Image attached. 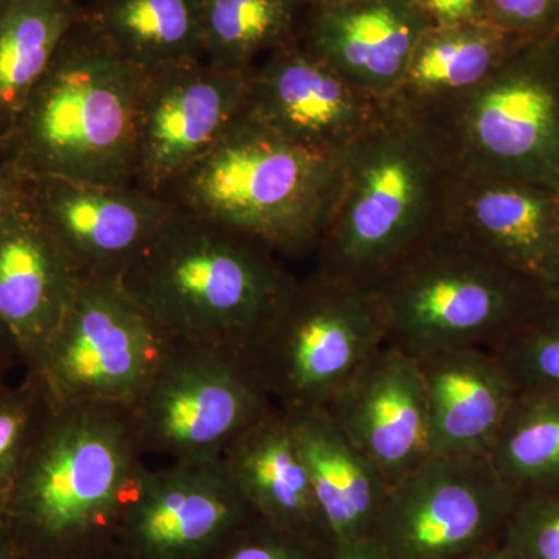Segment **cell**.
Segmentation results:
<instances>
[{
    "label": "cell",
    "mask_w": 559,
    "mask_h": 559,
    "mask_svg": "<svg viewBox=\"0 0 559 559\" xmlns=\"http://www.w3.org/2000/svg\"><path fill=\"white\" fill-rule=\"evenodd\" d=\"M522 40L492 22L432 25L419 39L399 91L388 103L425 114L457 100L484 84Z\"/></svg>",
    "instance_id": "obj_23"
},
{
    "label": "cell",
    "mask_w": 559,
    "mask_h": 559,
    "mask_svg": "<svg viewBox=\"0 0 559 559\" xmlns=\"http://www.w3.org/2000/svg\"><path fill=\"white\" fill-rule=\"evenodd\" d=\"M274 407L242 353L176 341L128 409L145 457L198 462L223 457Z\"/></svg>",
    "instance_id": "obj_9"
},
{
    "label": "cell",
    "mask_w": 559,
    "mask_h": 559,
    "mask_svg": "<svg viewBox=\"0 0 559 559\" xmlns=\"http://www.w3.org/2000/svg\"><path fill=\"white\" fill-rule=\"evenodd\" d=\"M462 559H521L510 549L509 546L500 540V543L491 544V546L484 547V549L474 551V554L466 555Z\"/></svg>",
    "instance_id": "obj_37"
},
{
    "label": "cell",
    "mask_w": 559,
    "mask_h": 559,
    "mask_svg": "<svg viewBox=\"0 0 559 559\" xmlns=\"http://www.w3.org/2000/svg\"><path fill=\"white\" fill-rule=\"evenodd\" d=\"M257 518L223 457L146 468L114 547L132 559H207Z\"/></svg>",
    "instance_id": "obj_13"
},
{
    "label": "cell",
    "mask_w": 559,
    "mask_h": 559,
    "mask_svg": "<svg viewBox=\"0 0 559 559\" xmlns=\"http://www.w3.org/2000/svg\"><path fill=\"white\" fill-rule=\"evenodd\" d=\"M341 189L342 156L301 148L242 114L164 197L300 259L318 252Z\"/></svg>",
    "instance_id": "obj_5"
},
{
    "label": "cell",
    "mask_w": 559,
    "mask_h": 559,
    "mask_svg": "<svg viewBox=\"0 0 559 559\" xmlns=\"http://www.w3.org/2000/svg\"><path fill=\"white\" fill-rule=\"evenodd\" d=\"M83 559H132L124 555L123 551L116 549V547H108V549L97 551V554L90 555Z\"/></svg>",
    "instance_id": "obj_39"
},
{
    "label": "cell",
    "mask_w": 559,
    "mask_h": 559,
    "mask_svg": "<svg viewBox=\"0 0 559 559\" xmlns=\"http://www.w3.org/2000/svg\"><path fill=\"white\" fill-rule=\"evenodd\" d=\"M451 176V162L429 124L385 103L342 154L340 200L316 252V272L374 285L443 229Z\"/></svg>",
    "instance_id": "obj_2"
},
{
    "label": "cell",
    "mask_w": 559,
    "mask_h": 559,
    "mask_svg": "<svg viewBox=\"0 0 559 559\" xmlns=\"http://www.w3.org/2000/svg\"><path fill=\"white\" fill-rule=\"evenodd\" d=\"M27 198L81 278L98 282L119 283L178 209L135 186L58 178H27Z\"/></svg>",
    "instance_id": "obj_14"
},
{
    "label": "cell",
    "mask_w": 559,
    "mask_h": 559,
    "mask_svg": "<svg viewBox=\"0 0 559 559\" xmlns=\"http://www.w3.org/2000/svg\"><path fill=\"white\" fill-rule=\"evenodd\" d=\"M175 342L119 283L81 280L33 377L53 406L130 407Z\"/></svg>",
    "instance_id": "obj_10"
},
{
    "label": "cell",
    "mask_w": 559,
    "mask_h": 559,
    "mask_svg": "<svg viewBox=\"0 0 559 559\" xmlns=\"http://www.w3.org/2000/svg\"><path fill=\"white\" fill-rule=\"evenodd\" d=\"M443 229L549 289L559 260V190L452 168Z\"/></svg>",
    "instance_id": "obj_16"
},
{
    "label": "cell",
    "mask_w": 559,
    "mask_h": 559,
    "mask_svg": "<svg viewBox=\"0 0 559 559\" xmlns=\"http://www.w3.org/2000/svg\"><path fill=\"white\" fill-rule=\"evenodd\" d=\"M489 21L524 40L559 33V0H485Z\"/></svg>",
    "instance_id": "obj_32"
},
{
    "label": "cell",
    "mask_w": 559,
    "mask_h": 559,
    "mask_svg": "<svg viewBox=\"0 0 559 559\" xmlns=\"http://www.w3.org/2000/svg\"><path fill=\"white\" fill-rule=\"evenodd\" d=\"M308 3H331L341 2V0H307Z\"/></svg>",
    "instance_id": "obj_42"
},
{
    "label": "cell",
    "mask_w": 559,
    "mask_h": 559,
    "mask_svg": "<svg viewBox=\"0 0 559 559\" xmlns=\"http://www.w3.org/2000/svg\"><path fill=\"white\" fill-rule=\"evenodd\" d=\"M388 340L377 290L314 271L242 355L275 406L293 412L326 406Z\"/></svg>",
    "instance_id": "obj_8"
},
{
    "label": "cell",
    "mask_w": 559,
    "mask_h": 559,
    "mask_svg": "<svg viewBox=\"0 0 559 559\" xmlns=\"http://www.w3.org/2000/svg\"><path fill=\"white\" fill-rule=\"evenodd\" d=\"M417 360L430 455L488 457L520 393L506 367L487 347L452 348Z\"/></svg>",
    "instance_id": "obj_20"
},
{
    "label": "cell",
    "mask_w": 559,
    "mask_h": 559,
    "mask_svg": "<svg viewBox=\"0 0 559 559\" xmlns=\"http://www.w3.org/2000/svg\"><path fill=\"white\" fill-rule=\"evenodd\" d=\"M53 404L38 378L25 374L17 385L0 384V507L24 468Z\"/></svg>",
    "instance_id": "obj_29"
},
{
    "label": "cell",
    "mask_w": 559,
    "mask_h": 559,
    "mask_svg": "<svg viewBox=\"0 0 559 559\" xmlns=\"http://www.w3.org/2000/svg\"><path fill=\"white\" fill-rule=\"evenodd\" d=\"M27 204V178L0 154V227Z\"/></svg>",
    "instance_id": "obj_34"
},
{
    "label": "cell",
    "mask_w": 559,
    "mask_h": 559,
    "mask_svg": "<svg viewBox=\"0 0 559 559\" xmlns=\"http://www.w3.org/2000/svg\"><path fill=\"white\" fill-rule=\"evenodd\" d=\"M549 289L551 296L557 297V299H559V260L557 264V270H555L554 278H551Z\"/></svg>",
    "instance_id": "obj_41"
},
{
    "label": "cell",
    "mask_w": 559,
    "mask_h": 559,
    "mask_svg": "<svg viewBox=\"0 0 559 559\" xmlns=\"http://www.w3.org/2000/svg\"><path fill=\"white\" fill-rule=\"evenodd\" d=\"M430 27L414 0H341L308 3L299 40L356 90L388 103Z\"/></svg>",
    "instance_id": "obj_18"
},
{
    "label": "cell",
    "mask_w": 559,
    "mask_h": 559,
    "mask_svg": "<svg viewBox=\"0 0 559 559\" xmlns=\"http://www.w3.org/2000/svg\"><path fill=\"white\" fill-rule=\"evenodd\" d=\"M297 280L270 246L176 209L119 285L173 340L242 353Z\"/></svg>",
    "instance_id": "obj_3"
},
{
    "label": "cell",
    "mask_w": 559,
    "mask_h": 559,
    "mask_svg": "<svg viewBox=\"0 0 559 559\" xmlns=\"http://www.w3.org/2000/svg\"><path fill=\"white\" fill-rule=\"evenodd\" d=\"M0 559H39L36 557H32V555L25 554V551L13 549V547H10V549L0 551Z\"/></svg>",
    "instance_id": "obj_40"
},
{
    "label": "cell",
    "mask_w": 559,
    "mask_h": 559,
    "mask_svg": "<svg viewBox=\"0 0 559 559\" xmlns=\"http://www.w3.org/2000/svg\"><path fill=\"white\" fill-rule=\"evenodd\" d=\"M146 75L86 11L32 91L0 154L25 178L134 186L135 121Z\"/></svg>",
    "instance_id": "obj_4"
},
{
    "label": "cell",
    "mask_w": 559,
    "mask_h": 559,
    "mask_svg": "<svg viewBox=\"0 0 559 559\" xmlns=\"http://www.w3.org/2000/svg\"><path fill=\"white\" fill-rule=\"evenodd\" d=\"M286 414L330 546L369 538L389 498L388 481L342 432L325 406Z\"/></svg>",
    "instance_id": "obj_21"
},
{
    "label": "cell",
    "mask_w": 559,
    "mask_h": 559,
    "mask_svg": "<svg viewBox=\"0 0 559 559\" xmlns=\"http://www.w3.org/2000/svg\"><path fill=\"white\" fill-rule=\"evenodd\" d=\"M86 10L76 0H0V146Z\"/></svg>",
    "instance_id": "obj_24"
},
{
    "label": "cell",
    "mask_w": 559,
    "mask_h": 559,
    "mask_svg": "<svg viewBox=\"0 0 559 559\" xmlns=\"http://www.w3.org/2000/svg\"><path fill=\"white\" fill-rule=\"evenodd\" d=\"M502 543L521 559H559V491L518 498Z\"/></svg>",
    "instance_id": "obj_30"
},
{
    "label": "cell",
    "mask_w": 559,
    "mask_h": 559,
    "mask_svg": "<svg viewBox=\"0 0 559 559\" xmlns=\"http://www.w3.org/2000/svg\"><path fill=\"white\" fill-rule=\"evenodd\" d=\"M248 73L190 61L146 75L135 121L134 186L164 197L246 109Z\"/></svg>",
    "instance_id": "obj_12"
},
{
    "label": "cell",
    "mask_w": 559,
    "mask_h": 559,
    "mask_svg": "<svg viewBox=\"0 0 559 559\" xmlns=\"http://www.w3.org/2000/svg\"><path fill=\"white\" fill-rule=\"evenodd\" d=\"M145 459L127 406H53L3 506L11 547L39 559L112 547Z\"/></svg>",
    "instance_id": "obj_1"
},
{
    "label": "cell",
    "mask_w": 559,
    "mask_h": 559,
    "mask_svg": "<svg viewBox=\"0 0 559 559\" xmlns=\"http://www.w3.org/2000/svg\"><path fill=\"white\" fill-rule=\"evenodd\" d=\"M436 27L489 21L485 0H414Z\"/></svg>",
    "instance_id": "obj_33"
},
{
    "label": "cell",
    "mask_w": 559,
    "mask_h": 559,
    "mask_svg": "<svg viewBox=\"0 0 559 559\" xmlns=\"http://www.w3.org/2000/svg\"><path fill=\"white\" fill-rule=\"evenodd\" d=\"M488 459L518 498L559 491L558 390H521Z\"/></svg>",
    "instance_id": "obj_27"
},
{
    "label": "cell",
    "mask_w": 559,
    "mask_h": 559,
    "mask_svg": "<svg viewBox=\"0 0 559 559\" xmlns=\"http://www.w3.org/2000/svg\"><path fill=\"white\" fill-rule=\"evenodd\" d=\"M307 0H204V58L249 73L272 50L299 39Z\"/></svg>",
    "instance_id": "obj_26"
},
{
    "label": "cell",
    "mask_w": 559,
    "mask_h": 559,
    "mask_svg": "<svg viewBox=\"0 0 559 559\" xmlns=\"http://www.w3.org/2000/svg\"><path fill=\"white\" fill-rule=\"evenodd\" d=\"M87 14L146 72L204 60V0H97Z\"/></svg>",
    "instance_id": "obj_25"
},
{
    "label": "cell",
    "mask_w": 559,
    "mask_h": 559,
    "mask_svg": "<svg viewBox=\"0 0 559 559\" xmlns=\"http://www.w3.org/2000/svg\"><path fill=\"white\" fill-rule=\"evenodd\" d=\"M488 348L520 392H559V299L551 296L535 314Z\"/></svg>",
    "instance_id": "obj_28"
},
{
    "label": "cell",
    "mask_w": 559,
    "mask_h": 559,
    "mask_svg": "<svg viewBox=\"0 0 559 559\" xmlns=\"http://www.w3.org/2000/svg\"><path fill=\"white\" fill-rule=\"evenodd\" d=\"M325 407L390 488L430 455L428 404L418 360L389 342Z\"/></svg>",
    "instance_id": "obj_17"
},
{
    "label": "cell",
    "mask_w": 559,
    "mask_h": 559,
    "mask_svg": "<svg viewBox=\"0 0 559 559\" xmlns=\"http://www.w3.org/2000/svg\"><path fill=\"white\" fill-rule=\"evenodd\" d=\"M16 364H21L16 345L3 323L0 322V384L7 382V377L16 367Z\"/></svg>",
    "instance_id": "obj_36"
},
{
    "label": "cell",
    "mask_w": 559,
    "mask_h": 559,
    "mask_svg": "<svg viewBox=\"0 0 559 559\" xmlns=\"http://www.w3.org/2000/svg\"><path fill=\"white\" fill-rule=\"evenodd\" d=\"M9 525H7L3 507H0V551L10 549Z\"/></svg>",
    "instance_id": "obj_38"
},
{
    "label": "cell",
    "mask_w": 559,
    "mask_h": 559,
    "mask_svg": "<svg viewBox=\"0 0 559 559\" xmlns=\"http://www.w3.org/2000/svg\"><path fill=\"white\" fill-rule=\"evenodd\" d=\"M384 106L312 57L299 39L272 50L248 73L245 116L326 156H342Z\"/></svg>",
    "instance_id": "obj_15"
},
{
    "label": "cell",
    "mask_w": 559,
    "mask_h": 559,
    "mask_svg": "<svg viewBox=\"0 0 559 559\" xmlns=\"http://www.w3.org/2000/svg\"><path fill=\"white\" fill-rule=\"evenodd\" d=\"M81 275L28 204L0 227V322L27 374L38 370Z\"/></svg>",
    "instance_id": "obj_19"
},
{
    "label": "cell",
    "mask_w": 559,
    "mask_h": 559,
    "mask_svg": "<svg viewBox=\"0 0 559 559\" xmlns=\"http://www.w3.org/2000/svg\"><path fill=\"white\" fill-rule=\"evenodd\" d=\"M516 502L488 457L429 455L390 488L371 538L392 559H462L502 540Z\"/></svg>",
    "instance_id": "obj_11"
},
{
    "label": "cell",
    "mask_w": 559,
    "mask_h": 559,
    "mask_svg": "<svg viewBox=\"0 0 559 559\" xmlns=\"http://www.w3.org/2000/svg\"><path fill=\"white\" fill-rule=\"evenodd\" d=\"M325 559H392L371 536L329 547Z\"/></svg>",
    "instance_id": "obj_35"
},
{
    "label": "cell",
    "mask_w": 559,
    "mask_h": 559,
    "mask_svg": "<svg viewBox=\"0 0 559 559\" xmlns=\"http://www.w3.org/2000/svg\"><path fill=\"white\" fill-rule=\"evenodd\" d=\"M224 465L257 516L330 546L288 414L275 406L227 448Z\"/></svg>",
    "instance_id": "obj_22"
},
{
    "label": "cell",
    "mask_w": 559,
    "mask_h": 559,
    "mask_svg": "<svg viewBox=\"0 0 559 559\" xmlns=\"http://www.w3.org/2000/svg\"><path fill=\"white\" fill-rule=\"evenodd\" d=\"M330 546L253 518L207 559H325Z\"/></svg>",
    "instance_id": "obj_31"
},
{
    "label": "cell",
    "mask_w": 559,
    "mask_h": 559,
    "mask_svg": "<svg viewBox=\"0 0 559 559\" xmlns=\"http://www.w3.org/2000/svg\"><path fill=\"white\" fill-rule=\"evenodd\" d=\"M417 116L454 170L559 190V33L522 40L477 90Z\"/></svg>",
    "instance_id": "obj_7"
},
{
    "label": "cell",
    "mask_w": 559,
    "mask_h": 559,
    "mask_svg": "<svg viewBox=\"0 0 559 559\" xmlns=\"http://www.w3.org/2000/svg\"><path fill=\"white\" fill-rule=\"evenodd\" d=\"M371 288L388 320L389 344L415 359L452 348L491 347L551 297L543 283L447 229Z\"/></svg>",
    "instance_id": "obj_6"
}]
</instances>
